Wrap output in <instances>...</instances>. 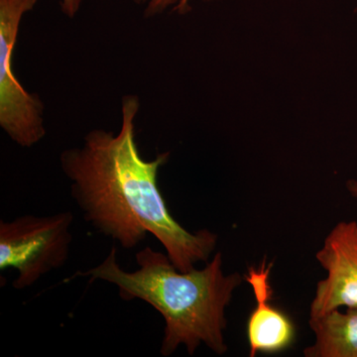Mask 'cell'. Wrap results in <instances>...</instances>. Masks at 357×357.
Masks as SVG:
<instances>
[{
    "label": "cell",
    "instance_id": "cell-1",
    "mask_svg": "<svg viewBox=\"0 0 357 357\" xmlns=\"http://www.w3.org/2000/svg\"><path fill=\"white\" fill-rule=\"evenodd\" d=\"M140 109L139 96H122L119 131H89L82 145L60 154L61 170L70 196L96 231L128 250L152 234L177 269L189 272L208 262L218 234L206 229L189 231L173 217L158 185L170 152L143 158L136 141Z\"/></svg>",
    "mask_w": 357,
    "mask_h": 357
},
{
    "label": "cell",
    "instance_id": "cell-2",
    "mask_svg": "<svg viewBox=\"0 0 357 357\" xmlns=\"http://www.w3.org/2000/svg\"><path fill=\"white\" fill-rule=\"evenodd\" d=\"M116 248L110 249L100 264L74 277H89L116 286L123 301L140 300L150 305L165 321L160 354L173 356L184 345L194 356L202 344L218 356L229 351L225 342L227 309L243 283L238 272L223 271L222 253H215L203 269L182 272L167 253L150 246L136 253L137 270L122 269Z\"/></svg>",
    "mask_w": 357,
    "mask_h": 357
},
{
    "label": "cell",
    "instance_id": "cell-3",
    "mask_svg": "<svg viewBox=\"0 0 357 357\" xmlns=\"http://www.w3.org/2000/svg\"><path fill=\"white\" fill-rule=\"evenodd\" d=\"M73 222L70 211L0 222V270L17 272L15 290L32 287L45 275L64 266L72 245Z\"/></svg>",
    "mask_w": 357,
    "mask_h": 357
},
{
    "label": "cell",
    "instance_id": "cell-4",
    "mask_svg": "<svg viewBox=\"0 0 357 357\" xmlns=\"http://www.w3.org/2000/svg\"><path fill=\"white\" fill-rule=\"evenodd\" d=\"M39 0H0V128L9 139L31 148L46 137L44 103L22 86L14 72L21 22Z\"/></svg>",
    "mask_w": 357,
    "mask_h": 357
},
{
    "label": "cell",
    "instance_id": "cell-5",
    "mask_svg": "<svg viewBox=\"0 0 357 357\" xmlns=\"http://www.w3.org/2000/svg\"><path fill=\"white\" fill-rule=\"evenodd\" d=\"M314 257L326 272V277L317 284L310 317L357 307L356 220L337 222Z\"/></svg>",
    "mask_w": 357,
    "mask_h": 357
},
{
    "label": "cell",
    "instance_id": "cell-6",
    "mask_svg": "<svg viewBox=\"0 0 357 357\" xmlns=\"http://www.w3.org/2000/svg\"><path fill=\"white\" fill-rule=\"evenodd\" d=\"M273 262L266 258L248 268L244 281L252 289L255 307L246 324L249 356L280 354L296 340V326L286 312L272 304L271 271Z\"/></svg>",
    "mask_w": 357,
    "mask_h": 357
},
{
    "label": "cell",
    "instance_id": "cell-7",
    "mask_svg": "<svg viewBox=\"0 0 357 357\" xmlns=\"http://www.w3.org/2000/svg\"><path fill=\"white\" fill-rule=\"evenodd\" d=\"M314 342L305 347V357H357V307L310 317Z\"/></svg>",
    "mask_w": 357,
    "mask_h": 357
},
{
    "label": "cell",
    "instance_id": "cell-8",
    "mask_svg": "<svg viewBox=\"0 0 357 357\" xmlns=\"http://www.w3.org/2000/svg\"><path fill=\"white\" fill-rule=\"evenodd\" d=\"M137 6L142 7L145 17L151 18L170 11L185 14L191 10L192 0H133ZM213 1V0H206Z\"/></svg>",
    "mask_w": 357,
    "mask_h": 357
},
{
    "label": "cell",
    "instance_id": "cell-9",
    "mask_svg": "<svg viewBox=\"0 0 357 357\" xmlns=\"http://www.w3.org/2000/svg\"><path fill=\"white\" fill-rule=\"evenodd\" d=\"M86 1V0H60L59 6H60L61 13L69 20H73L81 11Z\"/></svg>",
    "mask_w": 357,
    "mask_h": 357
},
{
    "label": "cell",
    "instance_id": "cell-10",
    "mask_svg": "<svg viewBox=\"0 0 357 357\" xmlns=\"http://www.w3.org/2000/svg\"><path fill=\"white\" fill-rule=\"evenodd\" d=\"M345 187H347V192H349L351 197H354V199H357V180L356 178H351V180L347 181V184H345Z\"/></svg>",
    "mask_w": 357,
    "mask_h": 357
}]
</instances>
